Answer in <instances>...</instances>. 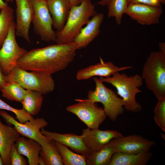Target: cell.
I'll use <instances>...</instances> for the list:
<instances>
[{
	"mask_svg": "<svg viewBox=\"0 0 165 165\" xmlns=\"http://www.w3.org/2000/svg\"><path fill=\"white\" fill-rule=\"evenodd\" d=\"M116 152L114 138L97 151L86 157V160L89 165H108Z\"/></svg>",
	"mask_w": 165,
	"mask_h": 165,
	"instance_id": "7402d4cb",
	"label": "cell"
},
{
	"mask_svg": "<svg viewBox=\"0 0 165 165\" xmlns=\"http://www.w3.org/2000/svg\"><path fill=\"white\" fill-rule=\"evenodd\" d=\"M55 143L61 158L63 165H86L85 157L76 153L68 147L55 141Z\"/></svg>",
	"mask_w": 165,
	"mask_h": 165,
	"instance_id": "d4e9b609",
	"label": "cell"
},
{
	"mask_svg": "<svg viewBox=\"0 0 165 165\" xmlns=\"http://www.w3.org/2000/svg\"><path fill=\"white\" fill-rule=\"evenodd\" d=\"M15 23L10 26L7 36L0 49V65L3 74L7 75L17 66L18 61L27 52L20 47L16 38Z\"/></svg>",
	"mask_w": 165,
	"mask_h": 165,
	"instance_id": "52a82bcc",
	"label": "cell"
},
{
	"mask_svg": "<svg viewBox=\"0 0 165 165\" xmlns=\"http://www.w3.org/2000/svg\"><path fill=\"white\" fill-rule=\"evenodd\" d=\"M104 16L102 13H97L82 28L73 41L77 50L85 48L98 36Z\"/></svg>",
	"mask_w": 165,
	"mask_h": 165,
	"instance_id": "e0dca14e",
	"label": "cell"
},
{
	"mask_svg": "<svg viewBox=\"0 0 165 165\" xmlns=\"http://www.w3.org/2000/svg\"><path fill=\"white\" fill-rule=\"evenodd\" d=\"M95 84L94 90H90L87 97L94 103H101L107 116L112 121L116 120L124 111L125 103L122 99L118 97L113 90L106 87L99 79L93 78Z\"/></svg>",
	"mask_w": 165,
	"mask_h": 165,
	"instance_id": "8992f818",
	"label": "cell"
},
{
	"mask_svg": "<svg viewBox=\"0 0 165 165\" xmlns=\"http://www.w3.org/2000/svg\"><path fill=\"white\" fill-rule=\"evenodd\" d=\"M2 96L8 100L21 102L26 92L17 82L10 81L6 82L0 90Z\"/></svg>",
	"mask_w": 165,
	"mask_h": 165,
	"instance_id": "484cf974",
	"label": "cell"
},
{
	"mask_svg": "<svg viewBox=\"0 0 165 165\" xmlns=\"http://www.w3.org/2000/svg\"><path fill=\"white\" fill-rule=\"evenodd\" d=\"M7 2H4L3 0H0V9H2L8 6Z\"/></svg>",
	"mask_w": 165,
	"mask_h": 165,
	"instance_id": "8d00e7d4",
	"label": "cell"
},
{
	"mask_svg": "<svg viewBox=\"0 0 165 165\" xmlns=\"http://www.w3.org/2000/svg\"><path fill=\"white\" fill-rule=\"evenodd\" d=\"M83 0H70L71 7L79 5Z\"/></svg>",
	"mask_w": 165,
	"mask_h": 165,
	"instance_id": "836d02e7",
	"label": "cell"
},
{
	"mask_svg": "<svg viewBox=\"0 0 165 165\" xmlns=\"http://www.w3.org/2000/svg\"><path fill=\"white\" fill-rule=\"evenodd\" d=\"M128 5L127 0H111L107 5L108 17H115L117 24L120 25Z\"/></svg>",
	"mask_w": 165,
	"mask_h": 165,
	"instance_id": "83f0119b",
	"label": "cell"
},
{
	"mask_svg": "<svg viewBox=\"0 0 165 165\" xmlns=\"http://www.w3.org/2000/svg\"><path fill=\"white\" fill-rule=\"evenodd\" d=\"M39 155L43 159L45 165H63L53 140H51L41 145Z\"/></svg>",
	"mask_w": 165,
	"mask_h": 165,
	"instance_id": "cb8c5ba5",
	"label": "cell"
},
{
	"mask_svg": "<svg viewBox=\"0 0 165 165\" xmlns=\"http://www.w3.org/2000/svg\"><path fill=\"white\" fill-rule=\"evenodd\" d=\"M149 151L138 154L115 152L108 165H145L151 158Z\"/></svg>",
	"mask_w": 165,
	"mask_h": 165,
	"instance_id": "44dd1931",
	"label": "cell"
},
{
	"mask_svg": "<svg viewBox=\"0 0 165 165\" xmlns=\"http://www.w3.org/2000/svg\"><path fill=\"white\" fill-rule=\"evenodd\" d=\"M0 109L10 111L14 113L18 121L24 123L30 119L32 116L27 113L23 109H18L15 108L0 98Z\"/></svg>",
	"mask_w": 165,
	"mask_h": 165,
	"instance_id": "f546056e",
	"label": "cell"
},
{
	"mask_svg": "<svg viewBox=\"0 0 165 165\" xmlns=\"http://www.w3.org/2000/svg\"><path fill=\"white\" fill-rule=\"evenodd\" d=\"M6 2H8L10 1V0H5Z\"/></svg>",
	"mask_w": 165,
	"mask_h": 165,
	"instance_id": "b9f144b4",
	"label": "cell"
},
{
	"mask_svg": "<svg viewBox=\"0 0 165 165\" xmlns=\"http://www.w3.org/2000/svg\"><path fill=\"white\" fill-rule=\"evenodd\" d=\"M157 100L154 110V119L158 127L165 132V96Z\"/></svg>",
	"mask_w": 165,
	"mask_h": 165,
	"instance_id": "f1b7e54d",
	"label": "cell"
},
{
	"mask_svg": "<svg viewBox=\"0 0 165 165\" xmlns=\"http://www.w3.org/2000/svg\"><path fill=\"white\" fill-rule=\"evenodd\" d=\"M4 165L3 160L1 156H0V165Z\"/></svg>",
	"mask_w": 165,
	"mask_h": 165,
	"instance_id": "f35d334b",
	"label": "cell"
},
{
	"mask_svg": "<svg viewBox=\"0 0 165 165\" xmlns=\"http://www.w3.org/2000/svg\"><path fill=\"white\" fill-rule=\"evenodd\" d=\"M141 76L147 88L157 99L165 96V54L151 52L143 67Z\"/></svg>",
	"mask_w": 165,
	"mask_h": 165,
	"instance_id": "277c9868",
	"label": "cell"
},
{
	"mask_svg": "<svg viewBox=\"0 0 165 165\" xmlns=\"http://www.w3.org/2000/svg\"><path fill=\"white\" fill-rule=\"evenodd\" d=\"M97 13L90 0H83L79 5L71 7L64 27L56 32V43L72 42L83 26Z\"/></svg>",
	"mask_w": 165,
	"mask_h": 165,
	"instance_id": "3957f363",
	"label": "cell"
},
{
	"mask_svg": "<svg viewBox=\"0 0 165 165\" xmlns=\"http://www.w3.org/2000/svg\"><path fill=\"white\" fill-rule=\"evenodd\" d=\"M38 165H45V163L42 158L40 156H39L38 160Z\"/></svg>",
	"mask_w": 165,
	"mask_h": 165,
	"instance_id": "74e56055",
	"label": "cell"
},
{
	"mask_svg": "<svg viewBox=\"0 0 165 165\" xmlns=\"http://www.w3.org/2000/svg\"><path fill=\"white\" fill-rule=\"evenodd\" d=\"M100 62L82 68L77 72L76 77L79 81L89 79L93 77H108L114 73L132 68L130 66L118 67L111 61L105 62L100 57Z\"/></svg>",
	"mask_w": 165,
	"mask_h": 165,
	"instance_id": "9a60e30c",
	"label": "cell"
},
{
	"mask_svg": "<svg viewBox=\"0 0 165 165\" xmlns=\"http://www.w3.org/2000/svg\"><path fill=\"white\" fill-rule=\"evenodd\" d=\"M18 152L25 156L29 165H38V160L41 145L36 141L24 136L20 137L16 141Z\"/></svg>",
	"mask_w": 165,
	"mask_h": 165,
	"instance_id": "ffe728a7",
	"label": "cell"
},
{
	"mask_svg": "<svg viewBox=\"0 0 165 165\" xmlns=\"http://www.w3.org/2000/svg\"><path fill=\"white\" fill-rule=\"evenodd\" d=\"M33 12L32 23L34 31L43 41L56 42V32L53 29V21L47 1L32 0Z\"/></svg>",
	"mask_w": 165,
	"mask_h": 165,
	"instance_id": "9c48e42d",
	"label": "cell"
},
{
	"mask_svg": "<svg viewBox=\"0 0 165 165\" xmlns=\"http://www.w3.org/2000/svg\"><path fill=\"white\" fill-rule=\"evenodd\" d=\"M42 94L38 92L26 90L21 102L23 108L31 116L37 115L40 111L43 102Z\"/></svg>",
	"mask_w": 165,
	"mask_h": 165,
	"instance_id": "603a6c76",
	"label": "cell"
},
{
	"mask_svg": "<svg viewBox=\"0 0 165 165\" xmlns=\"http://www.w3.org/2000/svg\"><path fill=\"white\" fill-rule=\"evenodd\" d=\"M6 82L16 81L26 90L38 92L42 94L50 93L55 89L51 75L35 71L28 72L17 66L6 75Z\"/></svg>",
	"mask_w": 165,
	"mask_h": 165,
	"instance_id": "5b68a950",
	"label": "cell"
},
{
	"mask_svg": "<svg viewBox=\"0 0 165 165\" xmlns=\"http://www.w3.org/2000/svg\"><path fill=\"white\" fill-rule=\"evenodd\" d=\"M47 5L53 21V27L57 31L64 27L71 7L70 0H48Z\"/></svg>",
	"mask_w": 165,
	"mask_h": 165,
	"instance_id": "d6986e66",
	"label": "cell"
},
{
	"mask_svg": "<svg viewBox=\"0 0 165 165\" xmlns=\"http://www.w3.org/2000/svg\"><path fill=\"white\" fill-rule=\"evenodd\" d=\"M81 135L85 145L92 152L99 150L112 139L123 136L116 130H103L88 128L83 129Z\"/></svg>",
	"mask_w": 165,
	"mask_h": 165,
	"instance_id": "4fadbf2b",
	"label": "cell"
},
{
	"mask_svg": "<svg viewBox=\"0 0 165 165\" xmlns=\"http://www.w3.org/2000/svg\"><path fill=\"white\" fill-rule=\"evenodd\" d=\"M161 4H164L165 3V0H159Z\"/></svg>",
	"mask_w": 165,
	"mask_h": 165,
	"instance_id": "ab89813d",
	"label": "cell"
},
{
	"mask_svg": "<svg viewBox=\"0 0 165 165\" xmlns=\"http://www.w3.org/2000/svg\"><path fill=\"white\" fill-rule=\"evenodd\" d=\"M6 75L3 74L0 65V90L6 83Z\"/></svg>",
	"mask_w": 165,
	"mask_h": 165,
	"instance_id": "d6a6232c",
	"label": "cell"
},
{
	"mask_svg": "<svg viewBox=\"0 0 165 165\" xmlns=\"http://www.w3.org/2000/svg\"><path fill=\"white\" fill-rule=\"evenodd\" d=\"M1 9H0V13H1Z\"/></svg>",
	"mask_w": 165,
	"mask_h": 165,
	"instance_id": "7bdbcfd3",
	"label": "cell"
},
{
	"mask_svg": "<svg viewBox=\"0 0 165 165\" xmlns=\"http://www.w3.org/2000/svg\"><path fill=\"white\" fill-rule=\"evenodd\" d=\"M15 1L16 5L15 22L16 36L30 42L29 29L33 12L32 0H15Z\"/></svg>",
	"mask_w": 165,
	"mask_h": 165,
	"instance_id": "7c38bea8",
	"label": "cell"
},
{
	"mask_svg": "<svg viewBox=\"0 0 165 165\" xmlns=\"http://www.w3.org/2000/svg\"><path fill=\"white\" fill-rule=\"evenodd\" d=\"M23 156L18 152L15 144L12 146L10 151L9 158L10 165H26L27 160Z\"/></svg>",
	"mask_w": 165,
	"mask_h": 165,
	"instance_id": "4dcf8cb0",
	"label": "cell"
},
{
	"mask_svg": "<svg viewBox=\"0 0 165 165\" xmlns=\"http://www.w3.org/2000/svg\"><path fill=\"white\" fill-rule=\"evenodd\" d=\"M99 79L103 82L110 84L116 88L117 94L125 103L124 109L134 113L141 110V105L136 99V95L141 92L139 89L143 84L141 75L136 74L129 76L125 73L117 72L109 77H100Z\"/></svg>",
	"mask_w": 165,
	"mask_h": 165,
	"instance_id": "7a4b0ae2",
	"label": "cell"
},
{
	"mask_svg": "<svg viewBox=\"0 0 165 165\" xmlns=\"http://www.w3.org/2000/svg\"><path fill=\"white\" fill-rule=\"evenodd\" d=\"M14 10L8 5L1 9L0 13V49L8 33L14 20Z\"/></svg>",
	"mask_w": 165,
	"mask_h": 165,
	"instance_id": "4316f807",
	"label": "cell"
},
{
	"mask_svg": "<svg viewBox=\"0 0 165 165\" xmlns=\"http://www.w3.org/2000/svg\"><path fill=\"white\" fill-rule=\"evenodd\" d=\"M155 144L153 141L134 134L114 138L116 152L138 154L149 151Z\"/></svg>",
	"mask_w": 165,
	"mask_h": 165,
	"instance_id": "5bb4252c",
	"label": "cell"
},
{
	"mask_svg": "<svg viewBox=\"0 0 165 165\" xmlns=\"http://www.w3.org/2000/svg\"><path fill=\"white\" fill-rule=\"evenodd\" d=\"M111 0H101L99 2L96 4L105 6L107 5Z\"/></svg>",
	"mask_w": 165,
	"mask_h": 165,
	"instance_id": "d590c367",
	"label": "cell"
},
{
	"mask_svg": "<svg viewBox=\"0 0 165 165\" xmlns=\"http://www.w3.org/2000/svg\"><path fill=\"white\" fill-rule=\"evenodd\" d=\"M46 0V1H47V0Z\"/></svg>",
	"mask_w": 165,
	"mask_h": 165,
	"instance_id": "ee69618b",
	"label": "cell"
},
{
	"mask_svg": "<svg viewBox=\"0 0 165 165\" xmlns=\"http://www.w3.org/2000/svg\"><path fill=\"white\" fill-rule=\"evenodd\" d=\"M0 116L7 124L13 125L20 135L33 139L41 145L51 140L40 132L41 128L48 125V122L42 117L35 118L32 116L29 120L22 123L15 120L5 111L0 110Z\"/></svg>",
	"mask_w": 165,
	"mask_h": 165,
	"instance_id": "30bf717a",
	"label": "cell"
},
{
	"mask_svg": "<svg viewBox=\"0 0 165 165\" xmlns=\"http://www.w3.org/2000/svg\"><path fill=\"white\" fill-rule=\"evenodd\" d=\"M160 51L165 54V43L163 42H160L159 43Z\"/></svg>",
	"mask_w": 165,
	"mask_h": 165,
	"instance_id": "e575fe53",
	"label": "cell"
},
{
	"mask_svg": "<svg viewBox=\"0 0 165 165\" xmlns=\"http://www.w3.org/2000/svg\"><path fill=\"white\" fill-rule=\"evenodd\" d=\"M77 102L67 106V111L77 116L90 129L98 128L106 115L103 108L90 99H75Z\"/></svg>",
	"mask_w": 165,
	"mask_h": 165,
	"instance_id": "ba28073f",
	"label": "cell"
},
{
	"mask_svg": "<svg viewBox=\"0 0 165 165\" xmlns=\"http://www.w3.org/2000/svg\"><path fill=\"white\" fill-rule=\"evenodd\" d=\"M164 134H162V133L161 134V137H162V138H163V139H164V137H164Z\"/></svg>",
	"mask_w": 165,
	"mask_h": 165,
	"instance_id": "60d3db41",
	"label": "cell"
},
{
	"mask_svg": "<svg viewBox=\"0 0 165 165\" xmlns=\"http://www.w3.org/2000/svg\"><path fill=\"white\" fill-rule=\"evenodd\" d=\"M20 135L11 125L3 124L0 119V156L4 165H10V151Z\"/></svg>",
	"mask_w": 165,
	"mask_h": 165,
	"instance_id": "ac0fdd59",
	"label": "cell"
},
{
	"mask_svg": "<svg viewBox=\"0 0 165 165\" xmlns=\"http://www.w3.org/2000/svg\"><path fill=\"white\" fill-rule=\"evenodd\" d=\"M41 133L49 139L53 140L69 147L77 153L86 157L92 152L85 145L81 135L73 133L60 134L52 132L42 128Z\"/></svg>",
	"mask_w": 165,
	"mask_h": 165,
	"instance_id": "2e32d148",
	"label": "cell"
},
{
	"mask_svg": "<svg viewBox=\"0 0 165 165\" xmlns=\"http://www.w3.org/2000/svg\"><path fill=\"white\" fill-rule=\"evenodd\" d=\"M162 13L161 6L138 3L129 4L125 14L140 24L151 25L159 23Z\"/></svg>",
	"mask_w": 165,
	"mask_h": 165,
	"instance_id": "8fae6325",
	"label": "cell"
},
{
	"mask_svg": "<svg viewBox=\"0 0 165 165\" xmlns=\"http://www.w3.org/2000/svg\"><path fill=\"white\" fill-rule=\"evenodd\" d=\"M129 4L138 3L145 4L156 6H161L159 0H127Z\"/></svg>",
	"mask_w": 165,
	"mask_h": 165,
	"instance_id": "1f68e13d",
	"label": "cell"
},
{
	"mask_svg": "<svg viewBox=\"0 0 165 165\" xmlns=\"http://www.w3.org/2000/svg\"><path fill=\"white\" fill-rule=\"evenodd\" d=\"M77 50L73 42L34 49L27 51L18 61L17 66L51 75L65 69L74 60Z\"/></svg>",
	"mask_w": 165,
	"mask_h": 165,
	"instance_id": "6da1fadb",
	"label": "cell"
}]
</instances>
